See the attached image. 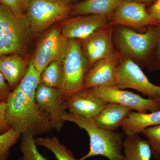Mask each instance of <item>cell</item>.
<instances>
[{"instance_id":"obj_15","label":"cell","mask_w":160,"mask_h":160,"mask_svg":"<svg viewBox=\"0 0 160 160\" xmlns=\"http://www.w3.org/2000/svg\"><path fill=\"white\" fill-rule=\"evenodd\" d=\"M108 102L82 89L75 92L65 101L69 112L89 118H92L107 105Z\"/></svg>"},{"instance_id":"obj_21","label":"cell","mask_w":160,"mask_h":160,"mask_svg":"<svg viewBox=\"0 0 160 160\" xmlns=\"http://www.w3.org/2000/svg\"><path fill=\"white\" fill-rule=\"evenodd\" d=\"M64 82L63 61L52 62L41 73L40 83L48 87L62 89Z\"/></svg>"},{"instance_id":"obj_9","label":"cell","mask_w":160,"mask_h":160,"mask_svg":"<svg viewBox=\"0 0 160 160\" xmlns=\"http://www.w3.org/2000/svg\"><path fill=\"white\" fill-rule=\"evenodd\" d=\"M117 87L135 89L149 98L160 97V86L152 83L142 68L129 59H120L117 72Z\"/></svg>"},{"instance_id":"obj_10","label":"cell","mask_w":160,"mask_h":160,"mask_svg":"<svg viewBox=\"0 0 160 160\" xmlns=\"http://www.w3.org/2000/svg\"><path fill=\"white\" fill-rule=\"evenodd\" d=\"M146 5L120 0L116 9L109 17L112 26H126L136 31H144L149 26H158L147 12Z\"/></svg>"},{"instance_id":"obj_13","label":"cell","mask_w":160,"mask_h":160,"mask_svg":"<svg viewBox=\"0 0 160 160\" xmlns=\"http://www.w3.org/2000/svg\"><path fill=\"white\" fill-rule=\"evenodd\" d=\"M108 25H109V19L105 16H76L69 17L62 21L61 31L67 39H82L99 28Z\"/></svg>"},{"instance_id":"obj_26","label":"cell","mask_w":160,"mask_h":160,"mask_svg":"<svg viewBox=\"0 0 160 160\" xmlns=\"http://www.w3.org/2000/svg\"><path fill=\"white\" fill-rule=\"evenodd\" d=\"M29 0H0V3L8 7L19 16L26 15Z\"/></svg>"},{"instance_id":"obj_16","label":"cell","mask_w":160,"mask_h":160,"mask_svg":"<svg viewBox=\"0 0 160 160\" xmlns=\"http://www.w3.org/2000/svg\"><path fill=\"white\" fill-rule=\"evenodd\" d=\"M132 111L128 107L122 105L108 103L92 119L99 128L116 131L121 128L124 121Z\"/></svg>"},{"instance_id":"obj_17","label":"cell","mask_w":160,"mask_h":160,"mask_svg":"<svg viewBox=\"0 0 160 160\" xmlns=\"http://www.w3.org/2000/svg\"><path fill=\"white\" fill-rule=\"evenodd\" d=\"M29 62L20 54L0 55V72L4 76L12 91L16 88L24 78Z\"/></svg>"},{"instance_id":"obj_14","label":"cell","mask_w":160,"mask_h":160,"mask_svg":"<svg viewBox=\"0 0 160 160\" xmlns=\"http://www.w3.org/2000/svg\"><path fill=\"white\" fill-rule=\"evenodd\" d=\"M121 57L116 52L95 63L85 77L82 89L92 87H117V72Z\"/></svg>"},{"instance_id":"obj_29","label":"cell","mask_w":160,"mask_h":160,"mask_svg":"<svg viewBox=\"0 0 160 160\" xmlns=\"http://www.w3.org/2000/svg\"><path fill=\"white\" fill-rule=\"evenodd\" d=\"M149 14L160 26V0H157L147 9Z\"/></svg>"},{"instance_id":"obj_28","label":"cell","mask_w":160,"mask_h":160,"mask_svg":"<svg viewBox=\"0 0 160 160\" xmlns=\"http://www.w3.org/2000/svg\"><path fill=\"white\" fill-rule=\"evenodd\" d=\"M11 92L9 84L0 72V102H7Z\"/></svg>"},{"instance_id":"obj_20","label":"cell","mask_w":160,"mask_h":160,"mask_svg":"<svg viewBox=\"0 0 160 160\" xmlns=\"http://www.w3.org/2000/svg\"><path fill=\"white\" fill-rule=\"evenodd\" d=\"M123 155V160H151L152 153L148 141L134 135L124 139Z\"/></svg>"},{"instance_id":"obj_6","label":"cell","mask_w":160,"mask_h":160,"mask_svg":"<svg viewBox=\"0 0 160 160\" xmlns=\"http://www.w3.org/2000/svg\"><path fill=\"white\" fill-rule=\"evenodd\" d=\"M71 7L61 0H29L26 15L32 33H41L69 17Z\"/></svg>"},{"instance_id":"obj_3","label":"cell","mask_w":160,"mask_h":160,"mask_svg":"<svg viewBox=\"0 0 160 160\" xmlns=\"http://www.w3.org/2000/svg\"><path fill=\"white\" fill-rule=\"evenodd\" d=\"M65 122H72L86 130L89 138V150L80 158L86 160L92 157L102 156L109 160H123L124 133L99 128L91 118L66 112L62 117Z\"/></svg>"},{"instance_id":"obj_7","label":"cell","mask_w":160,"mask_h":160,"mask_svg":"<svg viewBox=\"0 0 160 160\" xmlns=\"http://www.w3.org/2000/svg\"><path fill=\"white\" fill-rule=\"evenodd\" d=\"M69 44V40L62 34L61 25L49 29L40 38L32 58L35 69L42 73L52 62L63 61Z\"/></svg>"},{"instance_id":"obj_18","label":"cell","mask_w":160,"mask_h":160,"mask_svg":"<svg viewBox=\"0 0 160 160\" xmlns=\"http://www.w3.org/2000/svg\"><path fill=\"white\" fill-rule=\"evenodd\" d=\"M160 124V110L141 113L132 111L122 124L121 128L126 136L139 135L146 128Z\"/></svg>"},{"instance_id":"obj_27","label":"cell","mask_w":160,"mask_h":160,"mask_svg":"<svg viewBox=\"0 0 160 160\" xmlns=\"http://www.w3.org/2000/svg\"><path fill=\"white\" fill-rule=\"evenodd\" d=\"M7 108L6 102H0V134L7 132L11 128L7 122L6 118Z\"/></svg>"},{"instance_id":"obj_25","label":"cell","mask_w":160,"mask_h":160,"mask_svg":"<svg viewBox=\"0 0 160 160\" xmlns=\"http://www.w3.org/2000/svg\"><path fill=\"white\" fill-rule=\"evenodd\" d=\"M142 133L150 145L152 155L158 160L160 156V124L146 128Z\"/></svg>"},{"instance_id":"obj_32","label":"cell","mask_w":160,"mask_h":160,"mask_svg":"<svg viewBox=\"0 0 160 160\" xmlns=\"http://www.w3.org/2000/svg\"><path fill=\"white\" fill-rule=\"evenodd\" d=\"M63 2L68 5H72L82 1V0H61Z\"/></svg>"},{"instance_id":"obj_11","label":"cell","mask_w":160,"mask_h":160,"mask_svg":"<svg viewBox=\"0 0 160 160\" xmlns=\"http://www.w3.org/2000/svg\"><path fill=\"white\" fill-rule=\"evenodd\" d=\"M77 40L88 60L89 69L98 61L109 57L117 52L113 26L110 25L99 28L85 38Z\"/></svg>"},{"instance_id":"obj_22","label":"cell","mask_w":160,"mask_h":160,"mask_svg":"<svg viewBox=\"0 0 160 160\" xmlns=\"http://www.w3.org/2000/svg\"><path fill=\"white\" fill-rule=\"evenodd\" d=\"M36 144L43 146L51 151L58 160H79L75 158L74 155L66 146L60 142L56 137L34 138Z\"/></svg>"},{"instance_id":"obj_19","label":"cell","mask_w":160,"mask_h":160,"mask_svg":"<svg viewBox=\"0 0 160 160\" xmlns=\"http://www.w3.org/2000/svg\"><path fill=\"white\" fill-rule=\"evenodd\" d=\"M120 0H83L72 5L70 16L98 15L109 18Z\"/></svg>"},{"instance_id":"obj_8","label":"cell","mask_w":160,"mask_h":160,"mask_svg":"<svg viewBox=\"0 0 160 160\" xmlns=\"http://www.w3.org/2000/svg\"><path fill=\"white\" fill-rule=\"evenodd\" d=\"M96 96L108 103H115L128 107L132 111L141 113L160 110V97L145 98L132 92L116 87H92L86 89Z\"/></svg>"},{"instance_id":"obj_5","label":"cell","mask_w":160,"mask_h":160,"mask_svg":"<svg viewBox=\"0 0 160 160\" xmlns=\"http://www.w3.org/2000/svg\"><path fill=\"white\" fill-rule=\"evenodd\" d=\"M64 82L62 91L66 101L77 92L82 89L85 77L89 69L88 60L77 40H69L67 52L63 60Z\"/></svg>"},{"instance_id":"obj_23","label":"cell","mask_w":160,"mask_h":160,"mask_svg":"<svg viewBox=\"0 0 160 160\" xmlns=\"http://www.w3.org/2000/svg\"><path fill=\"white\" fill-rule=\"evenodd\" d=\"M20 149L22 156L18 160H47L38 151L34 138L32 136L21 137Z\"/></svg>"},{"instance_id":"obj_12","label":"cell","mask_w":160,"mask_h":160,"mask_svg":"<svg viewBox=\"0 0 160 160\" xmlns=\"http://www.w3.org/2000/svg\"><path fill=\"white\" fill-rule=\"evenodd\" d=\"M35 99L40 108L49 116L53 129L60 131L65 122L63 116L67 110L61 89L40 83L36 91Z\"/></svg>"},{"instance_id":"obj_24","label":"cell","mask_w":160,"mask_h":160,"mask_svg":"<svg viewBox=\"0 0 160 160\" xmlns=\"http://www.w3.org/2000/svg\"><path fill=\"white\" fill-rule=\"evenodd\" d=\"M22 135L11 128L9 131L0 134V160H7L10 155V149Z\"/></svg>"},{"instance_id":"obj_1","label":"cell","mask_w":160,"mask_h":160,"mask_svg":"<svg viewBox=\"0 0 160 160\" xmlns=\"http://www.w3.org/2000/svg\"><path fill=\"white\" fill-rule=\"evenodd\" d=\"M41 76V73L35 69L30 60L26 74L12 91L6 102L7 122L22 136L35 138L54 129L49 116L36 101V91L40 84Z\"/></svg>"},{"instance_id":"obj_30","label":"cell","mask_w":160,"mask_h":160,"mask_svg":"<svg viewBox=\"0 0 160 160\" xmlns=\"http://www.w3.org/2000/svg\"><path fill=\"white\" fill-rule=\"evenodd\" d=\"M160 70V35L155 52L152 62V71Z\"/></svg>"},{"instance_id":"obj_31","label":"cell","mask_w":160,"mask_h":160,"mask_svg":"<svg viewBox=\"0 0 160 160\" xmlns=\"http://www.w3.org/2000/svg\"><path fill=\"white\" fill-rule=\"evenodd\" d=\"M122 1L130 2L139 3V4L146 5V6L147 5H152L157 0H122Z\"/></svg>"},{"instance_id":"obj_33","label":"cell","mask_w":160,"mask_h":160,"mask_svg":"<svg viewBox=\"0 0 160 160\" xmlns=\"http://www.w3.org/2000/svg\"><path fill=\"white\" fill-rule=\"evenodd\" d=\"M158 160H160V156L159 157L158 159Z\"/></svg>"},{"instance_id":"obj_2","label":"cell","mask_w":160,"mask_h":160,"mask_svg":"<svg viewBox=\"0 0 160 160\" xmlns=\"http://www.w3.org/2000/svg\"><path fill=\"white\" fill-rule=\"evenodd\" d=\"M113 28L115 47L121 58L129 59L141 68L152 71L160 25L149 26L142 32L126 26H115Z\"/></svg>"},{"instance_id":"obj_4","label":"cell","mask_w":160,"mask_h":160,"mask_svg":"<svg viewBox=\"0 0 160 160\" xmlns=\"http://www.w3.org/2000/svg\"><path fill=\"white\" fill-rule=\"evenodd\" d=\"M32 33L26 15H16L0 3V55H21L27 48Z\"/></svg>"}]
</instances>
